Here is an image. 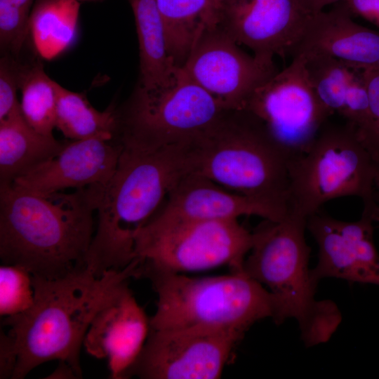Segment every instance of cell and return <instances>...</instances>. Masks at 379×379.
I'll return each instance as SVG.
<instances>
[{
  "mask_svg": "<svg viewBox=\"0 0 379 379\" xmlns=\"http://www.w3.org/2000/svg\"><path fill=\"white\" fill-rule=\"evenodd\" d=\"M58 86L59 84L46 74L41 62L22 64V114L34 130L48 136H54Z\"/></svg>",
  "mask_w": 379,
  "mask_h": 379,
  "instance_id": "cell-23",
  "label": "cell"
},
{
  "mask_svg": "<svg viewBox=\"0 0 379 379\" xmlns=\"http://www.w3.org/2000/svg\"><path fill=\"white\" fill-rule=\"evenodd\" d=\"M122 149L113 135L66 141L55 156L13 182L41 193L101 185L113 175Z\"/></svg>",
  "mask_w": 379,
  "mask_h": 379,
  "instance_id": "cell-14",
  "label": "cell"
},
{
  "mask_svg": "<svg viewBox=\"0 0 379 379\" xmlns=\"http://www.w3.org/2000/svg\"><path fill=\"white\" fill-rule=\"evenodd\" d=\"M302 55L309 80L320 102L331 115L339 114L356 68L326 55Z\"/></svg>",
  "mask_w": 379,
  "mask_h": 379,
  "instance_id": "cell-24",
  "label": "cell"
},
{
  "mask_svg": "<svg viewBox=\"0 0 379 379\" xmlns=\"http://www.w3.org/2000/svg\"><path fill=\"white\" fill-rule=\"evenodd\" d=\"M63 144L37 132L22 113L0 121V184L13 182L53 157Z\"/></svg>",
  "mask_w": 379,
  "mask_h": 379,
  "instance_id": "cell-19",
  "label": "cell"
},
{
  "mask_svg": "<svg viewBox=\"0 0 379 379\" xmlns=\"http://www.w3.org/2000/svg\"><path fill=\"white\" fill-rule=\"evenodd\" d=\"M307 220L293 213L279 221L264 219L252 232L242 271L274 295L282 322L294 319L303 343L310 347L331 339L342 315L335 302L316 298L305 237Z\"/></svg>",
  "mask_w": 379,
  "mask_h": 379,
  "instance_id": "cell-5",
  "label": "cell"
},
{
  "mask_svg": "<svg viewBox=\"0 0 379 379\" xmlns=\"http://www.w3.org/2000/svg\"><path fill=\"white\" fill-rule=\"evenodd\" d=\"M35 300L32 274L18 265L0 266V316L11 318L32 308Z\"/></svg>",
  "mask_w": 379,
  "mask_h": 379,
  "instance_id": "cell-25",
  "label": "cell"
},
{
  "mask_svg": "<svg viewBox=\"0 0 379 379\" xmlns=\"http://www.w3.org/2000/svg\"><path fill=\"white\" fill-rule=\"evenodd\" d=\"M368 95V119L359 135L371 154L378 170L376 188L379 191V67L361 69Z\"/></svg>",
  "mask_w": 379,
  "mask_h": 379,
  "instance_id": "cell-27",
  "label": "cell"
},
{
  "mask_svg": "<svg viewBox=\"0 0 379 379\" xmlns=\"http://www.w3.org/2000/svg\"><path fill=\"white\" fill-rule=\"evenodd\" d=\"M18 361L15 341L7 332L0 335V378H13Z\"/></svg>",
  "mask_w": 379,
  "mask_h": 379,
  "instance_id": "cell-29",
  "label": "cell"
},
{
  "mask_svg": "<svg viewBox=\"0 0 379 379\" xmlns=\"http://www.w3.org/2000/svg\"><path fill=\"white\" fill-rule=\"evenodd\" d=\"M288 214L284 207L231 192L201 175L186 173L151 220L175 222L237 220L241 215H257L279 221Z\"/></svg>",
  "mask_w": 379,
  "mask_h": 379,
  "instance_id": "cell-16",
  "label": "cell"
},
{
  "mask_svg": "<svg viewBox=\"0 0 379 379\" xmlns=\"http://www.w3.org/2000/svg\"><path fill=\"white\" fill-rule=\"evenodd\" d=\"M167 53L182 67L202 35L220 25L221 3L215 0H157Z\"/></svg>",
  "mask_w": 379,
  "mask_h": 379,
  "instance_id": "cell-18",
  "label": "cell"
},
{
  "mask_svg": "<svg viewBox=\"0 0 379 379\" xmlns=\"http://www.w3.org/2000/svg\"><path fill=\"white\" fill-rule=\"evenodd\" d=\"M183 147L123 146L112 177L95 186L97 224L86 259L95 276L124 269L136 258L138 234L187 173Z\"/></svg>",
  "mask_w": 379,
  "mask_h": 379,
  "instance_id": "cell-3",
  "label": "cell"
},
{
  "mask_svg": "<svg viewBox=\"0 0 379 379\" xmlns=\"http://www.w3.org/2000/svg\"><path fill=\"white\" fill-rule=\"evenodd\" d=\"M345 6L311 14L293 56L321 55L363 69L379 67V32L355 22Z\"/></svg>",
  "mask_w": 379,
  "mask_h": 379,
  "instance_id": "cell-17",
  "label": "cell"
},
{
  "mask_svg": "<svg viewBox=\"0 0 379 379\" xmlns=\"http://www.w3.org/2000/svg\"><path fill=\"white\" fill-rule=\"evenodd\" d=\"M36 0H0L1 55L18 58L29 35V20Z\"/></svg>",
  "mask_w": 379,
  "mask_h": 379,
  "instance_id": "cell-26",
  "label": "cell"
},
{
  "mask_svg": "<svg viewBox=\"0 0 379 379\" xmlns=\"http://www.w3.org/2000/svg\"><path fill=\"white\" fill-rule=\"evenodd\" d=\"M79 6L77 0L35 2L29 20V35L38 54L50 60L69 46L75 37Z\"/></svg>",
  "mask_w": 379,
  "mask_h": 379,
  "instance_id": "cell-21",
  "label": "cell"
},
{
  "mask_svg": "<svg viewBox=\"0 0 379 379\" xmlns=\"http://www.w3.org/2000/svg\"><path fill=\"white\" fill-rule=\"evenodd\" d=\"M95 186L41 193L0 184V258L48 279L86 268L94 235Z\"/></svg>",
  "mask_w": 379,
  "mask_h": 379,
  "instance_id": "cell-1",
  "label": "cell"
},
{
  "mask_svg": "<svg viewBox=\"0 0 379 379\" xmlns=\"http://www.w3.org/2000/svg\"><path fill=\"white\" fill-rule=\"evenodd\" d=\"M141 260L95 276L87 267L48 279L33 276L35 300L27 312L4 319L14 339L18 361L12 379H22L50 361L68 364L82 378L80 351L97 313L131 278L140 277Z\"/></svg>",
  "mask_w": 379,
  "mask_h": 379,
  "instance_id": "cell-2",
  "label": "cell"
},
{
  "mask_svg": "<svg viewBox=\"0 0 379 379\" xmlns=\"http://www.w3.org/2000/svg\"><path fill=\"white\" fill-rule=\"evenodd\" d=\"M252 232L237 220L159 222L149 220L135 239L142 269L182 273L228 266L242 270Z\"/></svg>",
  "mask_w": 379,
  "mask_h": 379,
  "instance_id": "cell-9",
  "label": "cell"
},
{
  "mask_svg": "<svg viewBox=\"0 0 379 379\" xmlns=\"http://www.w3.org/2000/svg\"><path fill=\"white\" fill-rule=\"evenodd\" d=\"M46 1V0H36L35 2H38V1ZM79 2H81V1H96V0H77Z\"/></svg>",
  "mask_w": 379,
  "mask_h": 379,
  "instance_id": "cell-33",
  "label": "cell"
},
{
  "mask_svg": "<svg viewBox=\"0 0 379 379\" xmlns=\"http://www.w3.org/2000/svg\"><path fill=\"white\" fill-rule=\"evenodd\" d=\"M149 331V319L126 286L97 313L83 346L91 356L107 361L111 378H127Z\"/></svg>",
  "mask_w": 379,
  "mask_h": 379,
  "instance_id": "cell-15",
  "label": "cell"
},
{
  "mask_svg": "<svg viewBox=\"0 0 379 379\" xmlns=\"http://www.w3.org/2000/svg\"><path fill=\"white\" fill-rule=\"evenodd\" d=\"M215 1H217L219 3H222V2H225V1H229V0H215Z\"/></svg>",
  "mask_w": 379,
  "mask_h": 379,
  "instance_id": "cell-34",
  "label": "cell"
},
{
  "mask_svg": "<svg viewBox=\"0 0 379 379\" xmlns=\"http://www.w3.org/2000/svg\"><path fill=\"white\" fill-rule=\"evenodd\" d=\"M21 67L18 58L2 55L0 60V121L22 113L18 98Z\"/></svg>",
  "mask_w": 379,
  "mask_h": 379,
  "instance_id": "cell-28",
  "label": "cell"
},
{
  "mask_svg": "<svg viewBox=\"0 0 379 379\" xmlns=\"http://www.w3.org/2000/svg\"><path fill=\"white\" fill-rule=\"evenodd\" d=\"M343 0H298L303 9L309 14H315L321 11L324 8Z\"/></svg>",
  "mask_w": 379,
  "mask_h": 379,
  "instance_id": "cell-31",
  "label": "cell"
},
{
  "mask_svg": "<svg viewBox=\"0 0 379 379\" xmlns=\"http://www.w3.org/2000/svg\"><path fill=\"white\" fill-rule=\"evenodd\" d=\"M187 172L231 192L288 208L291 158L247 110H227L185 148Z\"/></svg>",
  "mask_w": 379,
  "mask_h": 379,
  "instance_id": "cell-4",
  "label": "cell"
},
{
  "mask_svg": "<svg viewBox=\"0 0 379 379\" xmlns=\"http://www.w3.org/2000/svg\"><path fill=\"white\" fill-rule=\"evenodd\" d=\"M55 128L71 140L100 135L116 136L117 111L110 105L103 111L96 109L85 94L58 86Z\"/></svg>",
  "mask_w": 379,
  "mask_h": 379,
  "instance_id": "cell-22",
  "label": "cell"
},
{
  "mask_svg": "<svg viewBox=\"0 0 379 379\" xmlns=\"http://www.w3.org/2000/svg\"><path fill=\"white\" fill-rule=\"evenodd\" d=\"M245 110L262 122L291 160L309 149L331 116L310 84L302 54L258 88Z\"/></svg>",
  "mask_w": 379,
  "mask_h": 379,
  "instance_id": "cell-10",
  "label": "cell"
},
{
  "mask_svg": "<svg viewBox=\"0 0 379 379\" xmlns=\"http://www.w3.org/2000/svg\"><path fill=\"white\" fill-rule=\"evenodd\" d=\"M244 335L185 328L150 331L128 376L142 379H217Z\"/></svg>",
  "mask_w": 379,
  "mask_h": 379,
  "instance_id": "cell-11",
  "label": "cell"
},
{
  "mask_svg": "<svg viewBox=\"0 0 379 379\" xmlns=\"http://www.w3.org/2000/svg\"><path fill=\"white\" fill-rule=\"evenodd\" d=\"M135 17L139 44V87L163 88L175 77L180 67L170 58L157 0H128Z\"/></svg>",
  "mask_w": 379,
  "mask_h": 379,
  "instance_id": "cell-20",
  "label": "cell"
},
{
  "mask_svg": "<svg viewBox=\"0 0 379 379\" xmlns=\"http://www.w3.org/2000/svg\"><path fill=\"white\" fill-rule=\"evenodd\" d=\"M298 0H229L221 3L220 27L257 59L273 63L292 55L309 17Z\"/></svg>",
  "mask_w": 379,
  "mask_h": 379,
  "instance_id": "cell-13",
  "label": "cell"
},
{
  "mask_svg": "<svg viewBox=\"0 0 379 379\" xmlns=\"http://www.w3.org/2000/svg\"><path fill=\"white\" fill-rule=\"evenodd\" d=\"M60 365L48 378H79L74 371L68 364L60 362Z\"/></svg>",
  "mask_w": 379,
  "mask_h": 379,
  "instance_id": "cell-32",
  "label": "cell"
},
{
  "mask_svg": "<svg viewBox=\"0 0 379 379\" xmlns=\"http://www.w3.org/2000/svg\"><path fill=\"white\" fill-rule=\"evenodd\" d=\"M157 295L149 318L153 330L198 328L234 331L244 335L267 318L281 324L277 298L242 270L203 278L142 269Z\"/></svg>",
  "mask_w": 379,
  "mask_h": 379,
  "instance_id": "cell-6",
  "label": "cell"
},
{
  "mask_svg": "<svg viewBox=\"0 0 379 379\" xmlns=\"http://www.w3.org/2000/svg\"><path fill=\"white\" fill-rule=\"evenodd\" d=\"M341 3L352 15H357L379 29V0H343Z\"/></svg>",
  "mask_w": 379,
  "mask_h": 379,
  "instance_id": "cell-30",
  "label": "cell"
},
{
  "mask_svg": "<svg viewBox=\"0 0 379 379\" xmlns=\"http://www.w3.org/2000/svg\"><path fill=\"white\" fill-rule=\"evenodd\" d=\"M227 110L180 67L168 85L154 89L138 86L117 109L116 138L124 147L140 149L185 147Z\"/></svg>",
  "mask_w": 379,
  "mask_h": 379,
  "instance_id": "cell-8",
  "label": "cell"
},
{
  "mask_svg": "<svg viewBox=\"0 0 379 379\" xmlns=\"http://www.w3.org/2000/svg\"><path fill=\"white\" fill-rule=\"evenodd\" d=\"M181 68L229 110L245 109L254 91L278 72L274 62L240 49L220 25L202 35Z\"/></svg>",
  "mask_w": 379,
  "mask_h": 379,
  "instance_id": "cell-12",
  "label": "cell"
},
{
  "mask_svg": "<svg viewBox=\"0 0 379 379\" xmlns=\"http://www.w3.org/2000/svg\"><path fill=\"white\" fill-rule=\"evenodd\" d=\"M377 165L356 130L347 124L322 127L309 149L291 160L288 213L305 218L339 197H360L378 204Z\"/></svg>",
  "mask_w": 379,
  "mask_h": 379,
  "instance_id": "cell-7",
  "label": "cell"
}]
</instances>
